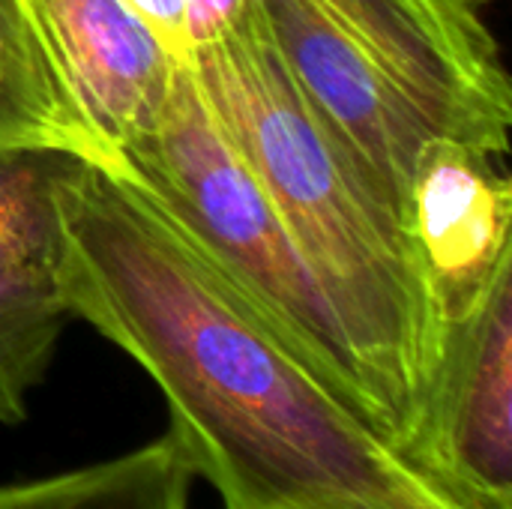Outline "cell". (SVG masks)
Wrapping results in <instances>:
<instances>
[{"mask_svg": "<svg viewBox=\"0 0 512 509\" xmlns=\"http://www.w3.org/2000/svg\"><path fill=\"white\" fill-rule=\"evenodd\" d=\"M252 3L303 99L405 228L429 144L507 156L510 78L474 9L450 0Z\"/></svg>", "mask_w": 512, "mask_h": 509, "instance_id": "3957f363", "label": "cell"}, {"mask_svg": "<svg viewBox=\"0 0 512 509\" xmlns=\"http://www.w3.org/2000/svg\"><path fill=\"white\" fill-rule=\"evenodd\" d=\"M102 162L156 132L180 60L126 0H24Z\"/></svg>", "mask_w": 512, "mask_h": 509, "instance_id": "8992f818", "label": "cell"}, {"mask_svg": "<svg viewBox=\"0 0 512 509\" xmlns=\"http://www.w3.org/2000/svg\"><path fill=\"white\" fill-rule=\"evenodd\" d=\"M186 63L339 312L366 369L381 438L408 459L444 345V318L408 228L303 99L252 0Z\"/></svg>", "mask_w": 512, "mask_h": 509, "instance_id": "7a4b0ae2", "label": "cell"}, {"mask_svg": "<svg viewBox=\"0 0 512 509\" xmlns=\"http://www.w3.org/2000/svg\"><path fill=\"white\" fill-rule=\"evenodd\" d=\"M93 156L42 141H0V276L54 279L63 189Z\"/></svg>", "mask_w": 512, "mask_h": 509, "instance_id": "9c48e42d", "label": "cell"}, {"mask_svg": "<svg viewBox=\"0 0 512 509\" xmlns=\"http://www.w3.org/2000/svg\"><path fill=\"white\" fill-rule=\"evenodd\" d=\"M450 3H459V6H468V9H477L480 3H489V0H450Z\"/></svg>", "mask_w": 512, "mask_h": 509, "instance_id": "5bb4252c", "label": "cell"}, {"mask_svg": "<svg viewBox=\"0 0 512 509\" xmlns=\"http://www.w3.org/2000/svg\"><path fill=\"white\" fill-rule=\"evenodd\" d=\"M69 321L54 279L0 276V426L27 420L30 393L45 381Z\"/></svg>", "mask_w": 512, "mask_h": 509, "instance_id": "8fae6325", "label": "cell"}, {"mask_svg": "<svg viewBox=\"0 0 512 509\" xmlns=\"http://www.w3.org/2000/svg\"><path fill=\"white\" fill-rule=\"evenodd\" d=\"M0 141H42L102 162L24 0H0Z\"/></svg>", "mask_w": 512, "mask_h": 509, "instance_id": "30bf717a", "label": "cell"}, {"mask_svg": "<svg viewBox=\"0 0 512 509\" xmlns=\"http://www.w3.org/2000/svg\"><path fill=\"white\" fill-rule=\"evenodd\" d=\"M249 0H186V42L189 51L222 36L246 9ZM189 60V57H186Z\"/></svg>", "mask_w": 512, "mask_h": 509, "instance_id": "7c38bea8", "label": "cell"}, {"mask_svg": "<svg viewBox=\"0 0 512 509\" xmlns=\"http://www.w3.org/2000/svg\"><path fill=\"white\" fill-rule=\"evenodd\" d=\"M153 30L156 36L180 57H189L186 42V0H126Z\"/></svg>", "mask_w": 512, "mask_h": 509, "instance_id": "4fadbf2b", "label": "cell"}, {"mask_svg": "<svg viewBox=\"0 0 512 509\" xmlns=\"http://www.w3.org/2000/svg\"><path fill=\"white\" fill-rule=\"evenodd\" d=\"M495 153L435 141L408 192V231L444 324L471 312L512 264V186Z\"/></svg>", "mask_w": 512, "mask_h": 509, "instance_id": "52a82bcc", "label": "cell"}, {"mask_svg": "<svg viewBox=\"0 0 512 509\" xmlns=\"http://www.w3.org/2000/svg\"><path fill=\"white\" fill-rule=\"evenodd\" d=\"M192 465L171 432L84 468L0 483V509H189Z\"/></svg>", "mask_w": 512, "mask_h": 509, "instance_id": "ba28073f", "label": "cell"}, {"mask_svg": "<svg viewBox=\"0 0 512 509\" xmlns=\"http://www.w3.org/2000/svg\"><path fill=\"white\" fill-rule=\"evenodd\" d=\"M54 285L162 390L171 435L225 509H468L384 444L123 171L63 189Z\"/></svg>", "mask_w": 512, "mask_h": 509, "instance_id": "6da1fadb", "label": "cell"}, {"mask_svg": "<svg viewBox=\"0 0 512 509\" xmlns=\"http://www.w3.org/2000/svg\"><path fill=\"white\" fill-rule=\"evenodd\" d=\"M408 459L468 509H512V264L444 324L441 360Z\"/></svg>", "mask_w": 512, "mask_h": 509, "instance_id": "5b68a950", "label": "cell"}, {"mask_svg": "<svg viewBox=\"0 0 512 509\" xmlns=\"http://www.w3.org/2000/svg\"><path fill=\"white\" fill-rule=\"evenodd\" d=\"M111 165L201 246L276 339L381 438L372 387L339 312L213 120L189 63L177 69L156 132Z\"/></svg>", "mask_w": 512, "mask_h": 509, "instance_id": "277c9868", "label": "cell"}]
</instances>
